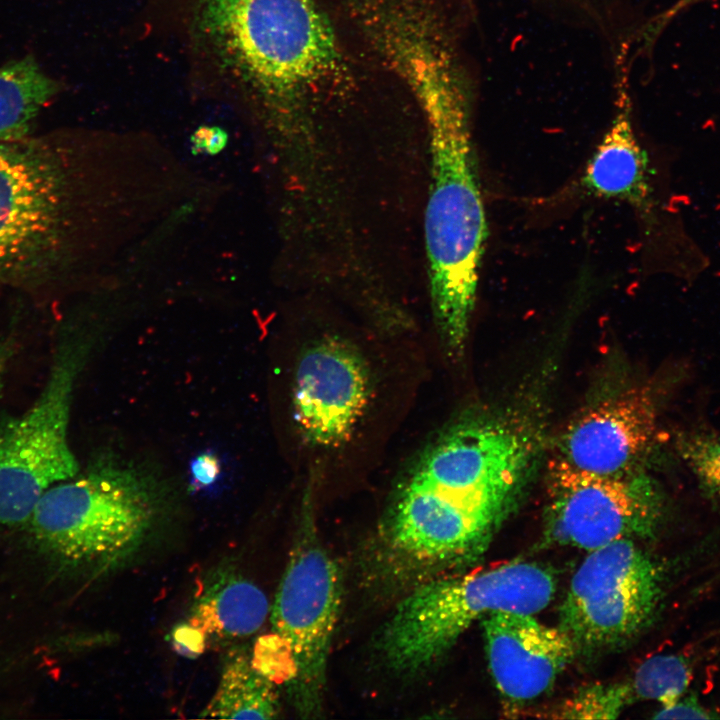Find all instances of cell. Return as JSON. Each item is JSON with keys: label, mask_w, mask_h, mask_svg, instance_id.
<instances>
[{"label": "cell", "mask_w": 720, "mask_h": 720, "mask_svg": "<svg viewBox=\"0 0 720 720\" xmlns=\"http://www.w3.org/2000/svg\"><path fill=\"white\" fill-rule=\"evenodd\" d=\"M340 604L337 565L305 516L271 611L272 637L289 660L288 682L303 717L316 716L322 707Z\"/></svg>", "instance_id": "7"}, {"label": "cell", "mask_w": 720, "mask_h": 720, "mask_svg": "<svg viewBox=\"0 0 720 720\" xmlns=\"http://www.w3.org/2000/svg\"><path fill=\"white\" fill-rule=\"evenodd\" d=\"M62 90L32 54L0 65V141L35 133L40 113Z\"/></svg>", "instance_id": "16"}, {"label": "cell", "mask_w": 720, "mask_h": 720, "mask_svg": "<svg viewBox=\"0 0 720 720\" xmlns=\"http://www.w3.org/2000/svg\"><path fill=\"white\" fill-rule=\"evenodd\" d=\"M662 584L660 565L634 540L590 551L570 581L559 609V627L577 650L621 646L651 623Z\"/></svg>", "instance_id": "8"}, {"label": "cell", "mask_w": 720, "mask_h": 720, "mask_svg": "<svg viewBox=\"0 0 720 720\" xmlns=\"http://www.w3.org/2000/svg\"><path fill=\"white\" fill-rule=\"evenodd\" d=\"M363 351L339 335L300 349L289 386V411L299 442L314 452L344 447L364 426L377 379Z\"/></svg>", "instance_id": "10"}, {"label": "cell", "mask_w": 720, "mask_h": 720, "mask_svg": "<svg viewBox=\"0 0 720 720\" xmlns=\"http://www.w3.org/2000/svg\"><path fill=\"white\" fill-rule=\"evenodd\" d=\"M663 512V495L644 472L598 475L554 459L549 464L545 531L559 545L590 552L653 536Z\"/></svg>", "instance_id": "9"}, {"label": "cell", "mask_w": 720, "mask_h": 720, "mask_svg": "<svg viewBox=\"0 0 720 720\" xmlns=\"http://www.w3.org/2000/svg\"><path fill=\"white\" fill-rule=\"evenodd\" d=\"M481 624L490 673L510 703H525L547 692L577 651L560 627L547 626L533 614L497 610Z\"/></svg>", "instance_id": "12"}, {"label": "cell", "mask_w": 720, "mask_h": 720, "mask_svg": "<svg viewBox=\"0 0 720 720\" xmlns=\"http://www.w3.org/2000/svg\"><path fill=\"white\" fill-rule=\"evenodd\" d=\"M100 137L57 129L0 141V294L73 288L101 257Z\"/></svg>", "instance_id": "2"}, {"label": "cell", "mask_w": 720, "mask_h": 720, "mask_svg": "<svg viewBox=\"0 0 720 720\" xmlns=\"http://www.w3.org/2000/svg\"><path fill=\"white\" fill-rule=\"evenodd\" d=\"M634 702L628 681L594 683L577 690L552 715L561 719H615Z\"/></svg>", "instance_id": "19"}, {"label": "cell", "mask_w": 720, "mask_h": 720, "mask_svg": "<svg viewBox=\"0 0 720 720\" xmlns=\"http://www.w3.org/2000/svg\"><path fill=\"white\" fill-rule=\"evenodd\" d=\"M192 68L208 88L282 129L355 87L344 46L316 0H173Z\"/></svg>", "instance_id": "1"}, {"label": "cell", "mask_w": 720, "mask_h": 720, "mask_svg": "<svg viewBox=\"0 0 720 720\" xmlns=\"http://www.w3.org/2000/svg\"><path fill=\"white\" fill-rule=\"evenodd\" d=\"M501 519L400 481L389 512L392 546L425 563L479 553Z\"/></svg>", "instance_id": "13"}, {"label": "cell", "mask_w": 720, "mask_h": 720, "mask_svg": "<svg viewBox=\"0 0 720 720\" xmlns=\"http://www.w3.org/2000/svg\"><path fill=\"white\" fill-rule=\"evenodd\" d=\"M720 716L700 703L694 695L683 697L675 702L662 706L655 713V719H712Z\"/></svg>", "instance_id": "22"}, {"label": "cell", "mask_w": 720, "mask_h": 720, "mask_svg": "<svg viewBox=\"0 0 720 720\" xmlns=\"http://www.w3.org/2000/svg\"><path fill=\"white\" fill-rule=\"evenodd\" d=\"M692 678L689 660L679 654L645 660L628 680L635 701L655 700L667 706L685 694Z\"/></svg>", "instance_id": "18"}, {"label": "cell", "mask_w": 720, "mask_h": 720, "mask_svg": "<svg viewBox=\"0 0 720 720\" xmlns=\"http://www.w3.org/2000/svg\"><path fill=\"white\" fill-rule=\"evenodd\" d=\"M554 593V576L531 562L431 580L395 608L380 638L382 654L396 672H423L445 656L475 621L497 610L534 615Z\"/></svg>", "instance_id": "5"}, {"label": "cell", "mask_w": 720, "mask_h": 720, "mask_svg": "<svg viewBox=\"0 0 720 720\" xmlns=\"http://www.w3.org/2000/svg\"><path fill=\"white\" fill-rule=\"evenodd\" d=\"M191 486L197 490L215 484L222 474V463L216 453L204 451L195 456L189 466Z\"/></svg>", "instance_id": "21"}, {"label": "cell", "mask_w": 720, "mask_h": 720, "mask_svg": "<svg viewBox=\"0 0 720 720\" xmlns=\"http://www.w3.org/2000/svg\"><path fill=\"white\" fill-rule=\"evenodd\" d=\"M269 603L263 591L247 579L224 572L196 600L189 623L205 636L242 638L264 624Z\"/></svg>", "instance_id": "15"}, {"label": "cell", "mask_w": 720, "mask_h": 720, "mask_svg": "<svg viewBox=\"0 0 720 720\" xmlns=\"http://www.w3.org/2000/svg\"><path fill=\"white\" fill-rule=\"evenodd\" d=\"M696 0H682L681 2L676 5L674 8V12L679 11L680 9L684 8L685 6L689 5L690 3L694 2Z\"/></svg>", "instance_id": "25"}, {"label": "cell", "mask_w": 720, "mask_h": 720, "mask_svg": "<svg viewBox=\"0 0 720 720\" xmlns=\"http://www.w3.org/2000/svg\"><path fill=\"white\" fill-rule=\"evenodd\" d=\"M676 448L704 493L720 502V435L706 431L681 432L676 438Z\"/></svg>", "instance_id": "20"}, {"label": "cell", "mask_w": 720, "mask_h": 720, "mask_svg": "<svg viewBox=\"0 0 720 720\" xmlns=\"http://www.w3.org/2000/svg\"><path fill=\"white\" fill-rule=\"evenodd\" d=\"M228 135L217 126H201L191 136L192 152L195 154L216 155L224 150Z\"/></svg>", "instance_id": "23"}, {"label": "cell", "mask_w": 720, "mask_h": 720, "mask_svg": "<svg viewBox=\"0 0 720 720\" xmlns=\"http://www.w3.org/2000/svg\"><path fill=\"white\" fill-rule=\"evenodd\" d=\"M205 634L189 622L178 626L172 635L174 648L184 655L194 657L200 655L205 648Z\"/></svg>", "instance_id": "24"}, {"label": "cell", "mask_w": 720, "mask_h": 720, "mask_svg": "<svg viewBox=\"0 0 720 720\" xmlns=\"http://www.w3.org/2000/svg\"><path fill=\"white\" fill-rule=\"evenodd\" d=\"M581 186L594 197L635 207H643L649 198V160L634 133L631 104L623 86L616 113L585 167Z\"/></svg>", "instance_id": "14"}, {"label": "cell", "mask_w": 720, "mask_h": 720, "mask_svg": "<svg viewBox=\"0 0 720 720\" xmlns=\"http://www.w3.org/2000/svg\"><path fill=\"white\" fill-rule=\"evenodd\" d=\"M279 713L273 682L243 655L225 664L215 694L201 717L225 719H272Z\"/></svg>", "instance_id": "17"}, {"label": "cell", "mask_w": 720, "mask_h": 720, "mask_svg": "<svg viewBox=\"0 0 720 720\" xmlns=\"http://www.w3.org/2000/svg\"><path fill=\"white\" fill-rule=\"evenodd\" d=\"M657 411L656 394L648 386L598 401L564 430L554 460L598 475L638 470L656 432Z\"/></svg>", "instance_id": "11"}, {"label": "cell", "mask_w": 720, "mask_h": 720, "mask_svg": "<svg viewBox=\"0 0 720 720\" xmlns=\"http://www.w3.org/2000/svg\"><path fill=\"white\" fill-rule=\"evenodd\" d=\"M167 488L151 469L112 452L50 487L29 521L39 545L61 563L91 576L131 560L168 504Z\"/></svg>", "instance_id": "4"}, {"label": "cell", "mask_w": 720, "mask_h": 720, "mask_svg": "<svg viewBox=\"0 0 720 720\" xmlns=\"http://www.w3.org/2000/svg\"><path fill=\"white\" fill-rule=\"evenodd\" d=\"M466 98L423 112L430 153L424 216L432 312L449 352L460 355L475 307L488 235Z\"/></svg>", "instance_id": "3"}, {"label": "cell", "mask_w": 720, "mask_h": 720, "mask_svg": "<svg viewBox=\"0 0 720 720\" xmlns=\"http://www.w3.org/2000/svg\"><path fill=\"white\" fill-rule=\"evenodd\" d=\"M95 346L87 330L63 327L40 394L0 424V529L28 521L50 487L80 472L69 423L77 381Z\"/></svg>", "instance_id": "6"}]
</instances>
